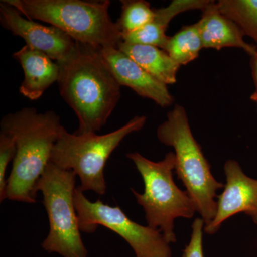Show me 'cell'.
<instances>
[{
    "label": "cell",
    "instance_id": "cell-18",
    "mask_svg": "<svg viewBox=\"0 0 257 257\" xmlns=\"http://www.w3.org/2000/svg\"><path fill=\"white\" fill-rule=\"evenodd\" d=\"M121 4V15L116 23L121 35L138 31L150 23L155 15V9H152L148 2L124 0Z\"/></svg>",
    "mask_w": 257,
    "mask_h": 257
},
{
    "label": "cell",
    "instance_id": "cell-16",
    "mask_svg": "<svg viewBox=\"0 0 257 257\" xmlns=\"http://www.w3.org/2000/svg\"><path fill=\"white\" fill-rule=\"evenodd\" d=\"M202 49L204 48L197 23L184 27L170 37L164 50L181 67L196 60Z\"/></svg>",
    "mask_w": 257,
    "mask_h": 257
},
{
    "label": "cell",
    "instance_id": "cell-11",
    "mask_svg": "<svg viewBox=\"0 0 257 257\" xmlns=\"http://www.w3.org/2000/svg\"><path fill=\"white\" fill-rule=\"evenodd\" d=\"M104 64L120 86L133 89L142 97L155 101L161 107L174 102L167 85L160 82L139 65L117 47L99 48Z\"/></svg>",
    "mask_w": 257,
    "mask_h": 257
},
{
    "label": "cell",
    "instance_id": "cell-1",
    "mask_svg": "<svg viewBox=\"0 0 257 257\" xmlns=\"http://www.w3.org/2000/svg\"><path fill=\"white\" fill-rule=\"evenodd\" d=\"M99 49L76 42L69 57L57 62L59 90L78 119L77 135L100 131L121 99V86Z\"/></svg>",
    "mask_w": 257,
    "mask_h": 257
},
{
    "label": "cell",
    "instance_id": "cell-5",
    "mask_svg": "<svg viewBox=\"0 0 257 257\" xmlns=\"http://www.w3.org/2000/svg\"><path fill=\"white\" fill-rule=\"evenodd\" d=\"M126 157L133 161L143 177V194L133 189L132 192L143 208L147 226L159 230L170 244L175 243V219H191L197 209L188 192L179 189L174 181L175 153L168 152L160 162L148 160L138 152H130Z\"/></svg>",
    "mask_w": 257,
    "mask_h": 257
},
{
    "label": "cell",
    "instance_id": "cell-6",
    "mask_svg": "<svg viewBox=\"0 0 257 257\" xmlns=\"http://www.w3.org/2000/svg\"><path fill=\"white\" fill-rule=\"evenodd\" d=\"M146 122V116H135L121 127L103 135L71 134L64 128L52 150L50 162L78 176L79 187L83 192L91 190L104 195L108 159L126 136L140 131Z\"/></svg>",
    "mask_w": 257,
    "mask_h": 257
},
{
    "label": "cell",
    "instance_id": "cell-22",
    "mask_svg": "<svg viewBox=\"0 0 257 257\" xmlns=\"http://www.w3.org/2000/svg\"><path fill=\"white\" fill-rule=\"evenodd\" d=\"M182 257H184L183 256H182Z\"/></svg>",
    "mask_w": 257,
    "mask_h": 257
},
{
    "label": "cell",
    "instance_id": "cell-19",
    "mask_svg": "<svg viewBox=\"0 0 257 257\" xmlns=\"http://www.w3.org/2000/svg\"><path fill=\"white\" fill-rule=\"evenodd\" d=\"M16 155V144L9 134L0 133V202L6 199V172L12 160Z\"/></svg>",
    "mask_w": 257,
    "mask_h": 257
},
{
    "label": "cell",
    "instance_id": "cell-2",
    "mask_svg": "<svg viewBox=\"0 0 257 257\" xmlns=\"http://www.w3.org/2000/svg\"><path fill=\"white\" fill-rule=\"evenodd\" d=\"M0 127L16 144L6 199L35 204L37 182L50 164L52 150L64 128L60 116L54 111L42 113L25 107L3 116Z\"/></svg>",
    "mask_w": 257,
    "mask_h": 257
},
{
    "label": "cell",
    "instance_id": "cell-7",
    "mask_svg": "<svg viewBox=\"0 0 257 257\" xmlns=\"http://www.w3.org/2000/svg\"><path fill=\"white\" fill-rule=\"evenodd\" d=\"M77 175L50 162L37 182L50 223V230L42 247L48 253L63 257H87L83 242L74 194Z\"/></svg>",
    "mask_w": 257,
    "mask_h": 257
},
{
    "label": "cell",
    "instance_id": "cell-21",
    "mask_svg": "<svg viewBox=\"0 0 257 257\" xmlns=\"http://www.w3.org/2000/svg\"><path fill=\"white\" fill-rule=\"evenodd\" d=\"M250 57H251L250 66H251V74H252L253 84H254V91L250 98L256 104L257 110V52L253 55L250 56Z\"/></svg>",
    "mask_w": 257,
    "mask_h": 257
},
{
    "label": "cell",
    "instance_id": "cell-12",
    "mask_svg": "<svg viewBox=\"0 0 257 257\" xmlns=\"http://www.w3.org/2000/svg\"><path fill=\"white\" fill-rule=\"evenodd\" d=\"M202 13V18L197 23L203 48L221 50L235 47L245 51L249 56L256 53V47L245 41L241 29L219 11L217 3L210 0Z\"/></svg>",
    "mask_w": 257,
    "mask_h": 257
},
{
    "label": "cell",
    "instance_id": "cell-10",
    "mask_svg": "<svg viewBox=\"0 0 257 257\" xmlns=\"http://www.w3.org/2000/svg\"><path fill=\"white\" fill-rule=\"evenodd\" d=\"M226 184L218 197L215 217L204 226V232L214 234L229 218L239 213L251 216L257 225V179L248 177L236 161L229 160L225 163Z\"/></svg>",
    "mask_w": 257,
    "mask_h": 257
},
{
    "label": "cell",
    "instance_id": "cell-17",
    "mask_svg": "<svg viewBox=\"0 0 257 257\" xmlns=\"http://www.w3.org/2000/svg\"><path fill=\"white\" fill-rule=\"evenodd\" d=\"M217 5L223 15L252 39L257 49V0H219Z\"/></svg>",
    "mask_w": 257,
    "mask_h": 257
},
{
    "label": "cell",
    "instance_id": "cell-4",
    "mask_svg": "<svg viewBox=\"0 0 257 257\" xmlns=\"http://www.w3.org/2000/svg\"><path fill=\"white\" fill-rule=\"evenodd\" d=\"M25 18L60 29L74 41L97 48L117 47L121 33L109 16L111 2L5 0Z\"/></svg>",
    "mask_w": 257,
    "mask_h": 257
},
{
    "label": "cell",
    "instance_id": "cell-15",
    "mask_svg": "<svg viewBox=\"0 0 257 257\" xmlns=\"http://www.w3.org/2000/svg\"><path fill=\"white\" fill-rule=\"evenodd\" d=\"M117 48L166 85L177 82L180 66L160 47L121 41Z\"/></svg>",
    "mask_w": 257,
    "mask_h": 257
},
{
    "label": "cell",
    "instance_id": "cell-8",
    "mask_svg": "<svg viewBox=\"0 0 257 257\" xmlns=\"http://www.w3.org/2000/svg\"><path fill=\"white\" fill-rule=\"evenodd\" d=\"M74 200L82 232L92 234L98 226H104L124 239L136 257L172 256L170 243L159 230L131 220L118 206L111 207L100 199L92 202L79 187L74 190Z\"/></svg>",
    "mask_w": 257,
    "mask_h": 257
},
{
    "label": "cell",
    "instance_id": "cell-9",
    "mask_svg": "<svg viewBox=\"0 0 257 257\" xmlns=\"http://www.w3.org/2000/svg\"><path fill=\"white\" fill-rule=\"evenodd\" d=\"M0 23L5 30L23 38L27 46L46 54L57 62L67 59L75 47L76 41L60 29L25 18L5 0L0 3Z\"/></svg>",
    "mask_w": 257,
    "mask_h": 257
},
{
    "label": "cell",
    "instance_id": "cell-13",
    "mask_svg": "<svg viewBox=\"0 0 257 257\" xmlns=\"http://www.w3.org/2000/svg\"><path fill=\"white\" fill-rule=\"evenodd\" d=\"M13 57L24 71L20 92L30 100L40 99L51 85L58 82L60 66L46 54L25 45L13 54Z\"/></svg>",
    "mask_w": 257,
    "mask_h": 257
},
{
    "label": "cell",
    "instance_id": "cell-3",
    "mask_svg": "<svg viewBox=\"0 0 257 257\" xmlns=\"http://www.w3.org/2000/svg\"><path fill=\"white\" fill-rule=\"evenodd\" d=\"M159 141L175 150V169L204 224H210L217 209L218 190L224 184L218 182L211 171L200 145L193 135L187 111L183 106L176 104L168 112L167 119L158 126Z\"/></svg>",
    "mask_w": 257,
    "mask_h": 257
},
{
    "label": "cell",
    "instance_id": "cell-20",
    "mask_svg": "<svg viewBox=\"0 0 257 257\" xmlns=\"http://www.w3.org/2000/svg\"><path fill=\"white\" fill-rule=\"evenodd\" d=\"M204 226L202 218H197L193 221L190 241L184 249V257H204L202 245Z\"/></svg>",
    "mask_w": 257,
    "mask_h": 257
},
{
    "label": "cell",
    "instance_id": "cell-14",
    "mask_svg": "<svg viewBox=\"0 0 257 257\" xmlns=\"http://www.w3.org/2000/svg\"><path fill=\"white\" fill-rule=\"evenodd\" d=\"M210 0H174L165 8L155 9L151 21L138 31L122 35L121 41L128 43L152 45L165 50L170 37L166 31L170 22L177 15L189 10L201 11Z\"/></svg>",
    "mask_w": 257,
    "mask_h": 257
}]
</instances>
